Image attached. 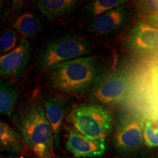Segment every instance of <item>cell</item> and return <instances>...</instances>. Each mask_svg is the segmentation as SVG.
<instances>
[{
  "instance_id": "1",
  "label": "cell",
  "mask_w": 158,
  "mask_h": 158,
  "mask_svg": "<svg viewBox=\"0 0 158 158\" xmlns=\"http://www.w3.org/2000/svg\"><path fill=\"white\" fill-rule=\"evenodd\" d=\"M12 122L26 149L37 158H53L54 137L45 118L39 89L20 102L12 113Z\"/></svg>"
},
{
  "instance_id": "2",
  "label": "cell",
  "mask_w": 158,
  "mask_h": 158,
  "mask_svg": "<svg viewBox=\"0 0 158 158\" xmlns=\"http://www.w3.org/2000/svg\"><path fill=\"white\" fill-rule=\"evenodd\" d=\"M102 58L86 56L59 64L47 71L46 84L59 94L87 92L104 76Z\"/></svg>"
},
{
  "instance_id": "3",
  "label": "cell",
  "mask_w": 158,
  "mask_h": 158,
  "mask_svg": "<svg viewBox=\"0 0 158 158\" xmlns=\"http://www.w3.org/2000/svg\"><path fill=\"white\" fill-rule=\"evenodd\" d=\"M94 45L86 37L65 34L47 39L37 50L35 64L39 70L48 71L59 64L86 56L93 51Z\"/></svg>"
},
{
  "instance_id": "4",
  "label": "cell",
  "mask_w": 158,
  "mask_h": 158,
  "mask_svg": "<svg viewBox=\"0 0 158 158\" xmlns=\"http://www.w3.org/2000/svg\"><path fill=\"white\" fill-rule=\"evenodd\" d=\"M72 127L93 141L106 143L111 133L114 119L101 105L83 103L75 107L68 116Z\"/></svg>"
},
{
  "instance_id": "5",
  "label": "cell",
  "mask_w": 158,
  "mask_h": 158,
  "mask_svg": "<svg viewBox=\"0 0 158 158\" xmlns=\"http://www.w3.org/2000/svg\"><path fill=\"white\" fill-rule=\"evenodd\" d=\"M135 89V78L126 71L104 75L89 90L88 98L92 103L115 106L127 101Z\"/></svg>"
},
{
  "instance_id": "6",
  "label": "cell",
  "mask_w": 158,
  "mask_h": 158,
  "mask_svg": "<svg viewBox=\"0 0 158 158\" xmlns=\"http://www.w3.org/2000/svg\"><path fill=\"white\" fill-rule=\"evenodd\" d=\"M143 119V116L135 110H124L118 114L114 133V146L118 154L128 155L141 149Z\"/></svg>"
},
{
  "instance_id": "7",
  "label": "cell",
  "mask_w": 158,
  "mask_h": 158,
  "mask_svg": "<svg viewBox=\"0 0 158 158\" xmlns=\"http://www.w3.org/2000/svg\"><path fill=\"white\" fill-rule=\"evenodd\" d=\"M131 18L132 8L129 5H124L91 19L86 29L98 37L114 36L127 27Z\"/></svg>"
},
{
  "instance_id": "8",
  "label": "cell",
  "mask_w": 158,
  "mask_h": 158,
  "mask_svg": "<svg viewBox=\"0 0 158 158\" xmlns=\"http://www.w3.org/2000/svg\"><path fill=\"white\" fill-rule=\"evenodd\" d=\"M157 29L145 22L133 26L124 39V46L135 56H149L157 50Z\"/></svg>"
},
{
  "instance_id": "9",
  "label": "cell",
  "mask_w": 158,
  "mask_h": 158,
  "mask_svg": "<svg viewBox=\"0 0 158 158\" xmlns=\"http://www.w3.org/2000/svg\"><path fill=\"white\" fill-rule=\"evenodd\" d=\"M30 54V43L23 38L13 51L0 56V77L5 79L21 78L27 70Z\"/></svg>"
},
{
  "instance_id": "10",
  "label": "cell",
  "mask_w": 158,
  "mask_h": 158,
  "mask_svg": "<svg viewBox=\"0 0 158 158\" xmlns=\"http://www.w3.org/2000/svg\"><path fill=\"white\" fill-rule=\"evenodd\" d=\"M64 147L76 158L100 157L106 152V143L90 139L71 125L64 126Z\"/></svg>"
},
{
  "instance_id": "11",
  "label": "cell",
  "mask_w": 158,
  "mask_h": 158,
  "mask_svg": "<svg viewBox=\"0 0 158 158\" xmlns=\"http://www.w3.org/2000/svg\"><path fill=\"white\" fill-rule=\"evenodd\" d=\"M45 118L52 130L54 142L56 147L60 145V132L63 120L66 116L70 105L58 94L40 91Z\"/></svg>"
},
{
  "instance_id": "12",
  "label": "cell",
  "mask_w": 158,
  "mask_h": 158,
  "mask_svg": "<svg viewBox=\"0 0 158 158\" xmlns=\"http://www.w3.org/2000/svg\"><path fill=\"white\" fill-rule=\"evenodd\" d=\"M75 0H40L35 7L48 20L59 19L72 13L78 6Z\"/></svg>"
},
{
  "instance_id": "13",
  "label": "cell",
  "mask_w": 158,
  "mask_h": 158,
  "mask_svg": "<svg viewBox=\"0 0 158 158\" xmlns=\"http://www.w3.org/2000/svg\"><path fill=\"white\" fill-rule=\"evenodd\" d=\"M25 150L24 143L15 128L0 120V151L21 155Z\"/></svg>"
},
{
  "instance_id": "14",
  "label": "cell",
  "mask_w": 158,
  "mask_h": 158,
  "mask_svg": "<svg viewBox=\"0 0 158 158\" xmlns=\"http://www.w3.org/2000/svg\"><path fill=\"white\" fill-rule=\"evenodd\" d=\"M13 29L23 37H33L42 29V24L35 13L27 12L15 20Z\"/></svg>"
},
{
  "instance_id": "15",
  "label": "cell",
  "mask_w": 158,
  "mask_h": 158,
  "mask_svg": "<svg viewBox=\"0 0 158 158\" xmlns=\"http://www.w3.org/2000/svg\"><path fill=\"white\" fill-rule=\"evenodd\" d=\"M19 86L0 79V115L10 116L16 103Z\"/></svg>"
},
{
  "instance_id": "16",
  "label": "cell",
  "mask_w": 158,
  "mask_h": 158,
  "mask_svg": "<svg viewBox=\"0 0 158 158\" xmlns=\"http://www.w3.org/2000/svg\"><path fill=\"white\" fill-rule=\"evenodd\" d=\"M125 0H94L85 5L80 10L83 17L94 19L110 10L126 5Z\"/></svg>"
},
{
  "instance_id": "17",
  "label": "cell",
  "mask_w": 158,
  "mask_h": 158,
  "mask_svg": "<svg viewBox=\"0 0 158 158\" xmlns=\"http://www.w3.org/2000/svg\"><path fill=\"white\" fill-rule=\"evenodd\" d=\"M143 142L149 149L156 148L158 145V130L155 120L144 118L143 129Z\"/></svg>"
},
{
  "instance_id": "18",
  "label": "cell",
  "mask_w": 158,
  "mask_h": 158,
  "mask_svg": "<svg viewBox=\"0 0 158 158\" xmlns=\"http://www.w3.org/2000/svg\"><path fill=\"white\" fill-rule=\"evenodd\" d=\"M18 33L14 29L8 28L0 33V56L13 51L17 45Z\"/></svg>"
},
{
  "instance_id": "19",
  "label": "cell",
  "mask_w": 158,
  "mask_h": 158,
  "mask_svg": "<svg viewBox=\"0 0 158 158\" xmlns=\"http://www.w3.org/2000/svg\"><path fill=\"white\" fill-rule=\"evenodd\" d=\"M157 1L151 0H142L135 3V6L140 14L145 16L157 14Z\"/></svg>"
},
{
  "instance_id": "20",
  "label": "cell",
  "mask_w": 158,
  "mask_h": 158,
  "mask_svg": "<svg viewBox=\"0 0 158 158\" xmlns=\"http://www.w3.org/2000/svg\"><path fill=\"white\" fill-rule=\"evenodd\" d=\"M10 11L9 4L5 2L0 1V19H5L8 15Z\"/></svg>"
},
{
  "instance_id": "21",
  "label": "cell",
  "mask_w": 158,
  "mask_h": 158,
  "mask_svg": "<svg viewBox=\"0 0 158 158\" xmlns=\"http://www.w3.org/2000/svg\"><path fill=\"white\" fill-rule=\"evenodd\" d=\"M135 158H154V157L145 150H141Z\"/></svg>"
},
{
  "instance_id": "22",
  "label": "cell",
  "mask_w": 158,
  "mask_h": 158,
  "mask_svg": "<svg viewBox=\"0 0 158 158\" xmlns=\"http://www.w3.org/2000/svg\"><path fill=\"white\" fill-rule=\"evenodd\" d=\"M1 158H27L24 156L21 155H15V154H10L8 156H5V157H1Z\"/></svg>"
},
{
  "instance_id": "23",
  "label": "cell",
  "mask_w": 158,
  "mask_h": 158,
  "mask_svg": "<svg viewBox=\"0 0 158 158\" xmlns=\"http://www.w3.org/2000/svg\"><path fill=\"white\" fill-rule=\"evenodd\" d=\"M0 158H1V155H0Z\"/></svg>"
},
{
  "instance_id": "24",
  "label": "cell",
  "mask_w": 158,
  "mask_h": 158,
  "mask_svg": "<svg viewBox=\"0 0 158 158\" xmlns=\"http://www.w3.org/2000/svg\"><path fill=\"white\" fill-rule=\"evenodd\" d=\"M57 158H61V157H57Z\"/></svg>"
}]
</instances>
